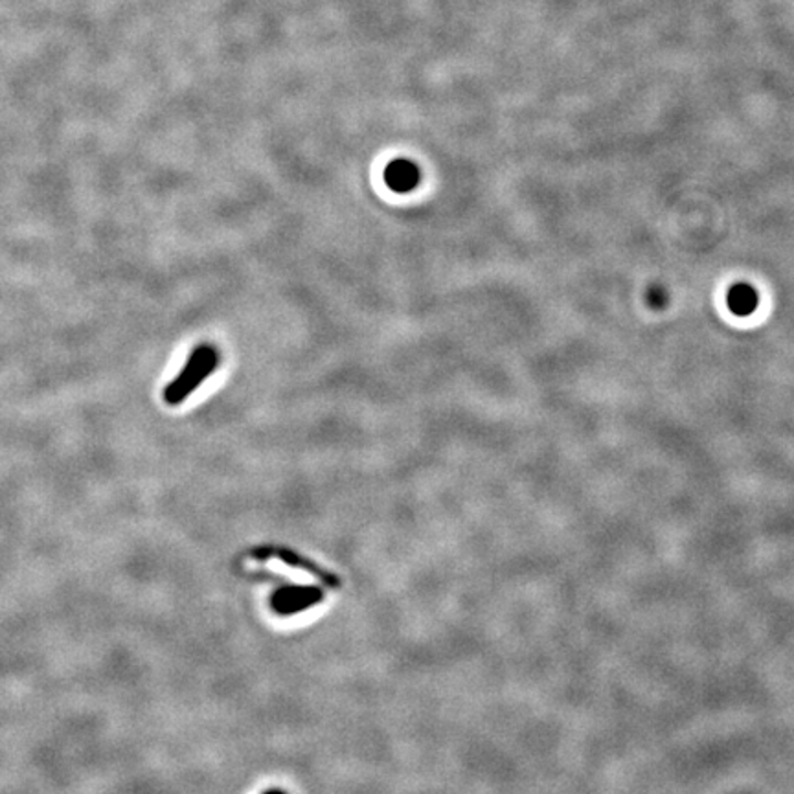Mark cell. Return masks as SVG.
<instances>
[{
  "label": "cell",
  "instance_id": "6da1fadb",
  "mask_svg": "<svg viewBox=\"0 0 794 794\" xmlns=\"http://www.w3.org/2000/svg\"><path fill=\"white\" fill-rule=\"evenodd\" d=\"M217 363H219V355L214 346L203 344V346L195 347L192 355L187 357L184 368L181 369V374L165 386L164 401L171 407L184 401L193 390H197L198 385L206 377L212 375V372L217 368Z\"/></svg>",
  "mask_w": 794,
  "mask_h": 794
},
{
  "label": "cell",
  "instance_id": "7a4b0ae2",
  "mask_svg": "<svg viewBox=\"0 0 794 794\" xmlns=\"http://www.w3.org/2000/svg\"><path fill=\"white\" fill-rule=\"evenodd\" d=\"M320 600H322L320 590L309 589V587H298V589L286 587L276 592L272 607L278 614H292V612H300L314 605Z\"/></svg>",
  "mask_w": 794,
  "mask_h": 794
},
{
  "label": "cell",
  "instance_id": "3957f363",
  "mask_svg": "<svg viewBox=\"0 0 794 794\" xmlns=\"http://www.w3.org/2000/svg\"><path fill=\"white\" fill-rule=\"evenodd\" d=\"M419 181H421V173H419V168L414 164L412 160H391L390 164L386 165V186L394 190V192H412L414 187L418 186Z\"/></svg>",
  "mask_w": 794,
  "mask_h": 794
},
{
  "label": "cell",
  "instance_id": "277c9868",
  "mask_svg": "<svg viewBox=\"0 0 794 794\" xmlns=\"http://www.w3.org/2000/svg\"><path fill=\"white\" fill-rule=\"evenodd\" d=\"M758 303H760V294H758L754 287L749 286V283H738V286L730 287L727 294V305L733 314L749 316V314L754 313Z\"/></svg>",
  "mask_w": 794,
  "mask_h": 794
},
{
  "label": "cell",
  "instance_id": "5b68a950",
  "mask_svg": "<svg viewBox=\"0 0 794 794\" xmlns=\"http://www.w3.org/2000/svg\"><path fill=\"white\" fill-rule=\"evenodd\" d=\"M647 302H650V305H653V308H662L664 303H666V292H664V289H651L650 292H647Z\"/></svg>",
  "mask_w": 794,
  "mask_h": 794
},
{
  "label": "cell",
  "instance_id": "8992f818",
  "mask_svg": "<svg viewBox=\"0 0 794 794\" xmlns=\"http://www.w3.org/2000/svg\"><path fill=\"white\" fill-rule=\"evenodd\" d=\"M265 794H286V793H281V791H276V788H272V791H267V793H265Z\"/></svg>",
  "mask_w": 794,
  "mask_h": 794
}]
</instances>
